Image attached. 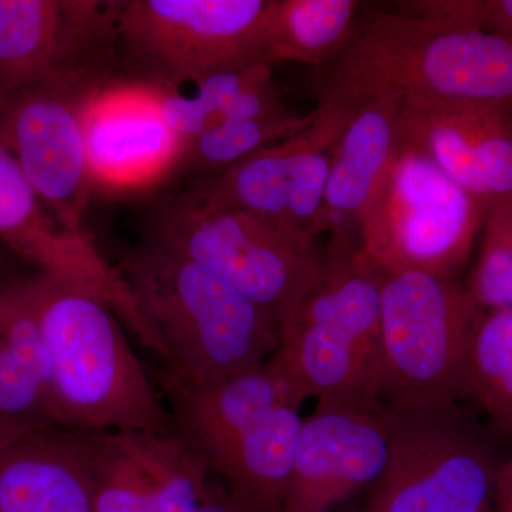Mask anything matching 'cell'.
I'll list each match as a JSON object with an SVG mask.
<instances>
[{"instance_id": "19", "label": "cell", "mask_w": 512, "mask_h": 512, "mask_svg": "<svg viewBox=\"0 0 512 512\" xmlns=\"http://www.w3.org/2000/svg\"><path fill=\"white\" fill-rule=\"evenodd\" d=\"M402 97L389 93L353 114L330 156L325 215L332 238L359 239L400 153Z\"/></svg>"}, {"instance_id": "5", "label": "cell", "mask_w": 512, "mask_h": 512, "mask_svg": "<svg viewBox=\"0 0 512 512\" xmlns=\"http://www.w3.org/2000/svg\"><path fill=\"white\" fill-rule=\"evenodd\" d=\"M483 309L454 279L384 275L379 400L399 416L454 412L468 399L467 360Z\"/></svg>"}, {"instance_id": "1", "label": "cell", "mask_w": 512, "mask_h": 512, "mask_svg": "<svg viewBox=\"0 0 512 512\" xmlns=\"http://www.w3.org/2000/svg\"><path fill=\"white\" fill-rule=\"evenodd\" d=\"M117 271L136 312V338L158 375L204 387L262 367L281 346L274 320L232 286L151 237Z\"/></svg>"}, {"instance_id": "14", "label": "cell", "mask_w": 512, "mask_h": 512, "mask_svg": "<svg viewBox=\"0 0 512 512\" xmlns=\"http://www.w3.org/2000/svg\"><path fill=\"white\" fill-rule=\"evenodd\" d=\"M400 148L426 157L485 208L512 202V111L476 101H403Z\"/></svg>"}, {"instance_id": "18", "label": "cell", "mask_w": 512, "mask_h": 512, "mask_svg": "<svg viewBox=\"0 0 512 512\" xmlns=\"http://www.w3.org/2000/svg\"><path fill=\"white\" fill-rule=\"evenodd\" d=\"M0 512H93L89 433L42 427L3 443Z\"/></svg>"}, {"instance_id": "27", "label": "cell", "mask_w": 512, "mask_h": 512, "mask_svg": "<svg viewBox=\"0 0 512 512\" xmlns=\"http://www.w3.org/2000/svg\"><path fill=\"white\" fill-rule=\"evenodd\" d=\"M93 512H153L134 433L87 431Z\"/></svg>"}, {"instance_id": "2", "label": "cell", "mask_w": 512, "mask_h": 512, "mask_svg": "<svg viewBox=\"0 0 512 512\" xmlns=\"http://www.w3.org/2000/svg\"><path fill=\"white\" fill-rule=\"evenodd\" d=\"M316 72L319 104L352 111L389 93L512 111L511 39L403 10L365 5L349 42Z\"/></svg>"}, {"instance_id": "31", "label": "cell", "mask_w": 512, "mask_h": 512, "mask_svg": "<svg viewBox=\"0 0 512 512\" xmlns=\"http://www.w3.org/2000/svg\"><path fill=\"white\" fill-rule=\"evenodd\" d=\"M197 512H231L225 491L211 485L210 493L204 498Z\"/></svg>"}, {"instance_id": "20", "label": "cell", "mask_w": 512, "mask_h": 512, "mask_svg": "<svg viewBox=\"0 0 512 512\" xmlns=\"http://www.w3.org/2000/svg\"><path fill=\"white\" fill-rule=\"evenodd\" d=\"M37 275L0 282V420L19 430L55 427Z\"/></svg>"}, {"instance_id": "3", "label": "cell", "mask_w": 512, "mask_h": 512, "mask_svg": "<svg viewBox=\"0 0 512 512\" xmlns=\"http://www.w3.org/2000/svg\"><path fill=\"white\" fill-rule=\"evenodd\" d=\"M55 427L107 433L173 430V420L113 308L59 276L37 274Z\"/></svg>"}, {"instance_id": "17", "label": "cell", "mask_w": 512, "mask_h": 512, "mask_svg": "<svg viewBox=\"0 0 512 512\" xmlns=\"http://www.w3.org/2000/svg\"><path fill=\"white\" fill-rule=\"evenodd\" d=\"M0 242L39 274L69 279L116 299L120 278L90 235L64 231L0 144Z\"/></svg>"}, {"instance_id": "23", "label": "cell", "mask_w": 512, "mask_h": 512, "mask_svg": "<svg viewBox=\"0 0 512 512\" xmlns=\"http://www.w3.org/2000/svg\"><path fill=\"white\" fill-rule=\"evenodd\" d=\"M363 8L356 0H274L266 35L269 64L291 60L319 69L349 42Z\"/></svg>"}, {"instance_id": "12", "label": "cell", "mask_w": 512, "mask_h": 512, "mask_svg": "<svg viewBox=\"0 0 512 512\" xmlns=\"http://www.w3.org/2000/svg\"><path fill=\"white\" fill-rule=\"evenodd\" d=\"M96 90L49 80L9 97L0 116V144L57 224L73 235H89L84 214L94 183L83 111Z\"/></svg>"}, {"instance_id": "10", "label": "cell", "mask_w": 512, "mask_h": 512, "mask_svg": "<svg viewBox=\"0 0 512 512\" xmlns=\"http://www.w3.org/2000/svg\"><path fill=\"white\" fill-rule=\"evenodd\" d=\"M120 2L0 0V92L49 80L99 87L117 64Z\"/></svg>"}, {"instance_id": "33", "label": "cell", "mask_w": 512, "mask_h": 512, "mask_svg": "<svg viewBox=\"0 0 512 512\" xmlns=\"http://www.w3.org/2000/svg\"><path fill=\"white\" fill-rule=\"evenodd\" d=\"M0 245H3L2 242H0ZM3 266H5V259H3L2 248H0V282L5 281V279H2L3 269H5Z\"/></svg>"}, {"instance_id": "8", "label": "cell", "mask_w": 512, "mask_h": 512, "mask_svg": "<svg viewBox=\"0 0 512 512\" xmlns=\"http://www.w3.org/2000/svg\"><path fill=\"white\" fill-rule=\"evenodd\" d=\"M487 211L437 165L400 148L359 247L384 275L419 272L454 279L466 266Z\"/></svg>"}, {"instance_id": "29", "label": "cell", "mask_w": 512, "mask_h": 512, "mask_svg": "<svg viewBox=\"0 0 512 512\" xmlns=\"http://www.w3.org/2000/svg\"><path fill=\"white\" fill-rule=\"evenodd\" d=\"M485 30L512 40V0H488Z\"/></svg>"}, {"instance_id": "21", "label": "cell", "mask_w": 512, "mask_h": 512, "mask_svg": "<svg viewBox=\"0 0 512 512\" xmlns=\"http://www.w3.org/2000/svg\"><path fill=\"white\" fill-rule=\"evenodd\" d=\"M301 407L281 404L208 461L225 481L231 512H284L303 419Z\"/></svg>"}, {"instance_id": "30", "label": "cell", "mask_w": 512, "mask_h": 512, "mask_svg": "<svg viewBox=\"0 0 512 512\" xmlns=\"http://www.w3.org/2000/svg\"><path fill=\"white\" fill-rule=\"evenodd\" d=\"M495 512H512V456L498 470Z\"/></svg>"}, {"instance_id": "16", "label": "cell", "mask_w": 512, "mask_h": 512, "mask_svg": "<svg viewBox=\"0 0 512 512\" xmlns=\"http://www.w3.org/2000/svg\"><path fill=\"white\" fill-rule=\"evenodd\" d=\"M151 376L167 400L173 430L205 466L275 407L305 402L274 356L258 369L204 387L183 386L156 372Z\"/></svg>"}, {"instance_id": "26", "label": "cell", "mask_w": 512, "mask_h": 512, "mask_svg": "<svg viewBox=\"0 0 512 512\" xmlns=\"http://www.w3.org/2000/svg\"><path fill=\"white\" fill-rule=\"evenodd\" d=\"M468 394L498 433L512 437V312L485 311L467 360Z\"/></svg>"}, {"instance_id": "28", "label": "cell", "mask_w": 512, "mask_h": 512, "mask_svg": "<svg viewBox=\"0 0 512 512\" xmlns=\"http://www.w3.org/2000/svg\"><path fill=\"white\" fill-rule=\"evenodd\" d=\"M467 289L483 311L512 312V202L488 212Z\"/></svg>"}, {"instance_id": "4", "label": "cell", "mask_w": 512, "mask_h": 512, "mask_svg": "<svg viewBox=\"0 0 512 512\" xmlns=\"http://www.w3.org/2000/svg\"><path fill=\"white\" fill-rule=\"evenodd\" d=\"M383 278L357 239H330L319 278L285 323L274 355L303 400L380 402Z\"/></svg>"}, {"instance_id": "11", "label": "cell", "mask_w": 512, "mask_h": 512, "mask_svg": "<svg viewBox=\"0 0 512 512\" xmlns=\"http://www.w3.org/2000/svg\"><path fill=\"white\" fill-rule=\"evenodd\" d=\"M356 111L319 104L295 136L262 148L187 190L217 208L255 212L315 239L328 232L326 185L333 147Z\"/></svg>"}, {"instance_id": "9", "label": "cell", "mask_w": 512, "mask_h": 512, "mask_svg": "<svg viewBox=\"0 0 512 512\" xmlns=\"http://www.w3.org/2000/svg\"><path fill=\"white\" fill-rule=\"evenodd\" d=\"M500 467L490 441L460 410L392 412L389 464L356 512H495Z\"/></svg>"}, {"instance_id": "13", "label": "cell", "mask_w": 512, "mask_h": 512, "mask_svg": "<svg viewBox=\"0 0 512 512\" xmlns=\"http://www.w3.org/2000/svg\"><path fill=\"white\" fill-rule=\"evenodd\" d=\"M390 443L392 412L382 402H318L303 419L284 512H333L375 485Z\"/></svg>"}, {"instance_id": "22", "label": "cell", "mask_w": 512, "mask_h": 512, "mask_svg": "<svg viewBox=\"0 0 512 512\" xmlns=\"http://www.w3.org/2000/svg\"><path fill=\"white\" fill-rule=\"evenodd\" d=\"M157 96L164 120L184 146L232 117L286 109L268 64L211 74L173 92H157Z\"/></svg>"}, {"instance_id": "24", "label": "cell", "mask_w": 512, "mask_h": 512, "mask_svg": "<svg viewBox=\"0 0 512 512\" xmlns=\"http://www.w3.org/2000/svg\"><path fill=\"white\" fill-rule=\"evenodd\" d=\"M285 109L258 116L232 117L208 128L184 146L180 164L202 178L229 170L262 148L298 134L312 121Z\"/></svg>"}, {"instance_id": "15", "label": "cell", "mask_w": 512, "mask_h": 512, "mask_svg": "<svg viewBox=\"0 0 512 512\" xmlns=\"http://www.w3.org/2000/svg\"><path fill=\"white\" fill-rule=\"evenodd\" d=\"M84 138L93 183L140 187L178 167L184 143L171 130L157 92L141 84L111 82L87 100Z\"/></svg>"}, {"instance_id": "25", "label": "cell", "mask_w": 512, "mask_h": 512, "mask_svg": "<svg viewBox=\"0 0 512 512\" xmlns=\"http://www.w3.org/2000/svg\"><path fill=\"white\" fill-rule=\"evenodd\" d=\"M153 512H197L210 493V470L174 430L134 433Z\"/></svg>"}, {"instance_id": "32", "label": "cell", "mask_w": 512, "mask_h": 512, "mask_svg": "<svg viewBox=\"0 0 512 512\" xmlns=\"http://www.w3.org/2000/svg\"><path fill=\"white\" fill-rule=\"evenodd\" d=\"M33 430V429H32ZM26 430H19L16 427L9 426L5 421L0 420V446L6 441L12 439V437L18 436L19 433H23Z\"/></svg>"}, {"instance_id": "7", "label": "cell", "mask_w": 512, "mask_h": 512, "mask_svg": "<svg viewBox=\"0 0 512 512\" xmlns=\"http://www.w3.org/2000/svg\"><path fill=\"white\" fill-rule=\"evenodd\" d=\"M274 0H126L117 16V64L126 82L157 92L268 64Z\"/></svg>"}, {"instance_id": "6", "label": "cell", "mask_w": 512, "mask_h": 512, "mask_svg": "<svg viewBox=\"0 0 512 512\" xmlns=\"http://www.w3.org/2000/svg\"><path fill=\"white\" fill-rule=\"evenodd\" d=\"M151 237L232 286L281 333L323 266L315 239L255 212L211 207L187 191L157 208Z\"/></svg>"}]
</instances>
